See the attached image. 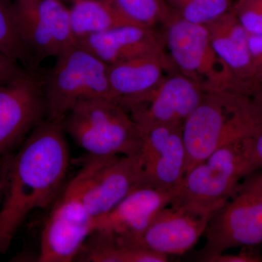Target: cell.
Here are the masks:
<instances>
[{
    "mask_svg": "<svg viewBox=\"0 0 262 262\" xmlns=\"http://www.w3.org/2000/svg\"><path fill=\"white\" fill-rule=\"evenodd\" d=\"M261 126L262 110L250 96L229 91L205 94L183 125L185 173L215 150L252 137Z\"/></svg>",
    "mask_w": 262,
    "mask_h": 262,
    "instance_id": "7a4b0ae2",
    "label": "cell"
},
{
    "mask_svg": "<svg viewBox=\"0 0 262 262\" xmlns=\"http://www.w3.org/2000/svg\"><path fill=\"white\" fill-rule=\"evenodd\" d=\"M125 16L138 25H165L174 11L167 0H114Z\"/></svg>",
    "mask_w": 262,
    "mask_h": 262,
    "instance_id": "7402d4cb",
    "label": "cell"
},
{
    "mask_svg": "<svg viewBox=\"0 0 262 262\" xmlns=\"http://www.w3.org/2000/svg\"><path fill=\"white\" fill-rule=\"evenodd\" d=\"M61 1H63V0H61Z\"/></svg>",
    "mask_w": 262,
    "mask_h": 262,
    "instance_id": "4dcf8cb0",
    "label": "cell"
},
{
    "mask_svg": "<svg viewBox=\"0 0 262 262\" xmlns=\"http://www.w3.org/2000/svg\"><path fill=\"white\" fill-rule=\"evenodd\" d=\"M108 66L138 57L168 56L163 34L153 27L127 24L77 39Z\"/></svg>",
    "mask_w": 262,
    "mask_h": 262,
    "instance_id": "2e32d148",
    "label": "cell"
},
{
    "mask_svg": "<svg viewBox=\"0 0 262 262\" xmlns=\"http://www.w3.org/2000/svg\"><path fill=\"white\" fill-rule=\"evenodd\" d=\"M43 77L27 70L0 86V158L8 155L46 117Z\"/></svg>",
    "mask_w": 262,
    "mask_h": 262,
    "instance_id": "30bf717a",
    "label": "cell"
},
{
    "mask_svg": "<svg viewBox=\"0 0 262 262\" xmlns=\"http://www.w3.org/2000/svg\"><path fill=\"white\" fill-rule=\"evenodd\" d=\"M63 130L89 156H134L140 153L141 131L130 114L113 100L79 103L62 121Z\"/></svg>",
    "mask_w": 262,
    "mask_h": 262,
    "instance_id": "277c9868",
    "label": "cell"
},
{
    "mask_svg": "<svg viewBox=\"0 0 262 262\" xmlns=\"http://www.w3.org/2000/svg\"><path fill=\"white\" fill-rule=\"evenodd\" d=\"M0 51L27 70L38 67L20 33L14 3L8 0H0Z\"/></svg>",
    "mask_w": 262,
    "mask_h": 262,
    "instance_id": "44dd1931",
    "label": "cell"
},
{
    "mask_svg": "<svg viewBox=\"0 0 262 262\" xmlns=\"http://www.w3.org/2000/svg\"><path fill=\"white\" fill-rule=\"evenodd\" d=\"M256 171L250 138L222 146L188 170L170 206L209 220L228 201L239 183Z\"/></svg>",
    "mask_w": 262,
    "mask_h": 262,
    "instance_id": "3957f363",
    "label": "cell"
},
{
    "mask_svg": "<svg viewBox=\"0 0 262 262\" xmlns=\"http://www.w3.org/2000/svg\"><path fill=\"white\" fill-rule=\"evenodd\" d=\"M248 43L252 63L253 84L256 91L262 85V35H249Z\"/></svg>",
    "mask_w": 262,
    "mask_h": 262,
    "instance_id": "d4e9b609",
    "label": "cell"
},
{
    "mask_svg": "<svg viewBox=\"0 0 262 262\" xmlns=\"http://www.w3.org/2000/svg\"><path fill=\"white\" fill-rule=\"evenodd\" d=\"M177 193L158 189L149 184L140 186L98 221L94 231L118 236L139 244L141 235L155 216L163 208L171 204Z\"/></svg>",
    "mask_w": 262,
    "mask_h": 262,
    "instance_id": "5bb4252c",
    "label": "cell"
},
{
    "mask_svg": "<svg viewBox=\"0 0 262 262\" xmlns=\"http://www.w3.org/2000/svg\"><path fill=\"white\" fill-rule=\"evenodd\" d=\"M86 163L88 171L82 198L95 227L127 194L147 184L139 154L107 158L89 156Z\"/></svg>",
    "mask_w": 262,
    "mask_h": 262,
    "instance_id": "9c48e42d",
    "label": "cell"
},
{
    "mask_svg": "<svg viewBox=\"0 0 262 262\" xmlns=\"http://www.w3.org/2000/svg\"><path fill=\"white\" fill-rule=\"evenodd\" d=\"M72 30L76 39L134 23L114 0H70Z\"/></svg>",
    "mask_w": 262,
    "mask_h": 262,
    "instance_id": "ffe728a7",
    "label": "cell"
},
{
    "mask_svg": "<svg viewBox=\"0 0 262 262\" xmlns=\"http://www.w3.org/2000/svg\"><path fill=\"white\" fill-rule=\"evenodd\" d=\"M201 261L237 247L262 244V170L242 181L228 201L208 221Z\"/></svg>",
    "mask_w": 262,
    "mask_h": 262,
    "instance_id": "8992f818",
    "label": "cell"
},
{
    "mask_svg": "<svg viewBox=\"0 0 262 262\" xmlns=\"http://www.w3.org/2000/svg\"><path fill=\"white\" fill-rule=\"evenodd\" d=\"M208 219L168 206L155 216L139 239V244L160 254L182 255L204 235Z\"/></svg>",
    "mask_w": 262,
    "mask_h": 262,
    "instance_id": "e0dca14e",
    "label": "cell"
},
{
    "mask_svg": "<svg viewBox=\"0 0 262 262\" xmlns=\"http://www.w3.org/2000/svg\"><path fill=\"white\" fill-rule=\"evenodd\" d=\"M108 66L77 42L56 57V63L43 77L46 117L63 121L85 100H113L108 79Z\"/></svg>",
    "mask_w": 262,
    "mask_h": 262,
    "instance_id": "5b68a950",
    "label": "cell"
},
{
    "mask_svg": "<svg viewBox=\"0 0 262 262\" xmlns=\"http://www.w3.org/2000/svg\"><path fill=\"white\" fill-rule=\"evenodd\" d=\"M163 27L165 47L179 72L205 94H239L232 74L212 46L206 26L189 23L174 13Z\"/></svg>",
    "mask_w": 262,
    "mask_h": 262,
    "instance_id": "52a82bcc",
    "label": "cell"
},
{
    "mask_svg": "<svg viewBox=\"0 0 262 262\" xmlns=\"http://www.w3.org/2000/svg\"><path fill=\"white\" fill-rule=\"evenodd\" d=\"M249 247H244L237 254L218 255L211 258L210 262H262V256L260 253L248 249Z\"/></svg>",
    "mask_w": 262,
    "mask_h": 262,
    "instance_id": "4316f807",
    "label": "cell"
},
{
    "mask_svg": "<svg viewBox=\"0 0 262 262\" xmlns=\"http://www.w3.org/2000/svg\"><path fill=\"white\" fill-rule=\"evenodd\" d=\"M61 0H15V11L24 42L38 64L56 57L77 39L70 8Z\"/></svg>",
    "mask_w": 262,
    "mask_h": 262,
    "instance_id": "8fae6325",
    "label": "cell"
},
{
    "mask_svg": "<svg viewBox=\"0 0 262 262\" xmlns=\"http://www.w3.org/2000/svg\"><path fill=\"white\" fill-rule=\"evenodd\" d=\"M250 149L256 170H262V126L254 136L250 138Z\"/></svg>",
    "mask_w": 262,
    "mask_h": 262,
    "instance_id": "83f0119b",
    "label": "cell"
},
{
    "mask_svg": "<svg viewBox=\"0 0 262 262\" xmlns=\"http://www.w3.org/2000/svg\"><path fill=\"white\" fill-rule=\"evenodd\" d=\"M141 131L139 155L146 184L163 190L178 192L187 162L183 127L156 125Z\"/></svg>",
    "mask_w": 262,
    "mask_h": 262,
    "instance_id": "4fadbf2b",
    "label": "cell"
},
{
    "mask_svg": "<svg viewBox=\"0 0 262 262\" xmlns=\"http://www.w3.org/2000/svg\"><path fill=\"white\" fill-rule=\"evenodd\" d=\"M232 10L249 35H262V0H236Z\"/></svg>",
    "mask_w": 262,
    "mask_h": 262,
    "instance_id": "cb8c5ba5",
    "label": "cell"
},
{
    "mask_svg": "<svg viewBox=\"0 0 262 262\" xmlns=\"http://www.w3.org/2000/svg\"><path fill=\"white\" fill-rule=\"evenodd\" d=\"M27 70L23 66L0 51V86L9 83Z\"/></svg>",
    "mask_w": 262,
    "mask_h": 262,
    "instance_id": "484cf974",
    "label": "cell"
},
{
    "mask_svg": "<svg viewBox=\"0 0 262 262\" xmlns=\"http://www.w3.org/2000/svg\"><path fill=\"white\" fill-rule=\"evenodd\" d=\"M169 5L172 4V3H174V2L177 1V0H167Z\"/></svg>",
    "mask_w": 262,
    "mask_h": 262,
    "instance_id": "f546056e",
    "label": "cell"
},
{
    "mask_svg": "<svg viewBox=\"0 0 262 262\" xmlns=\"http://www.w3.org/2000/svg\"><path fill=\"white\" fill-rule=\"evenodd\" d=\"M75 261L84 262H165L168 256L143 247L139 243L94 231Z\"/></svg>",
    "mask_w": 262,
    "mask_h": 262,
    "instance_id": "d6986e66",
    "label": "cell"
},
{
    "mask_svg": "<svg viewBox=\"0 0 262 262\" xmlns=\"http://www.w3.org/2000/svg\"><path fill=\"white\" fill-rule=\"evenodd\" d=\"M206 27L213 49L232 74L239 94L251 97L255 87L249 34L239 23L232 8Z\"/></svg>",
    "mask_w": 262,
    "mask_h": 262,
    "instance_id": "ac0fdd59",
    "label": "cell"
},
{
    "mask_svg": "<svg viewBox=\"0 0 262 262\" xmlns=\"http://www.w3.org/2000/svg\"><path fill=\"white\" fill-rule=\"evenodd\" d=\"M204 96L198 84L173 71L142 102L127 112L141 130L156 125L183 127Z\"/></svg>",
    "mask_w": 262,
    "mask_h": 262,
    "instance_id": "7c38bea8",
    "label": "cell"
},
{
    "mask_svg": "<svg viewBox=\"0 0 262 262\" xmlns=\"http://www.w3.org/2000/svg\"><path fill=\"white\" fill-rule=\"evenodd\" d=\"M5 188V156L0 158V209L3 203Z\"/></svg>",
    "mask_w": 262,
    "mask_h": 262,
    "instance_id": "f1b7e54d",
    "label": "cell"
},
{
    "mask_svg": "<svg viewBox=\"0 0 262 262\" xmlns=\"http://www.w3.org/2000/svg\"><path fill=\"white\" fill-rule=\"evenodd\" d=\"M233 4V0H177L170 5L181 18L207 26L227 14Z\"/></svg>",
    "mask_w": 262,
    "mask_h": 262,
    "instance_id": "603a6c76",
    "label": "cell"
},
{
    "mask_svg": "<svg viewBox=\"0 0 262 262\" xmlns=\"http://www.w3.org/2000/svg\"><path fill=\"white\" fill-rule=\"evenodd\" d=\"M70 163L62 122L48 119L31 131L16 154L5 155L0 255L8 251L31 212L53 206L63 190Z\"/></svg>",
    "mask_w": 262,
    "mask_h": 262,
    "instance_id": "6da1fadb",
    "label": "cell"
},
{
    "mask_svg": "<svg viewBox=\"0 0 262 262\" xmlns=\"http://www.w3.org/2000/svg\"><path fill=\"white\" fill-rule=\"evenodd\" d=\"M87 171L85 162L51 206L41 232L38 261H75L84 243L94 232V220L82 198Z\"/></svg>",
    "mask_w": 262,
    "mask_h": 262,
    "instance_id": "ba28073f",
    "label": "cell"
},
{
    "mask_svg": "<svg viewBox=\"0 0 262 262\" xmlns=\"http://www.w3.org/2000/svg\"><path fill=\"white\" fill-rule=\"evenodd\" d=\"M178 71L168 56L149 55L108 67L113 100L127 111L142 102L166 75Z\"/></svg>",
    "mask_w": 262,
    "mask_h": 262,
    "instance_id": "9a60e30c",
    "label": "cell"
}]
</instances>
